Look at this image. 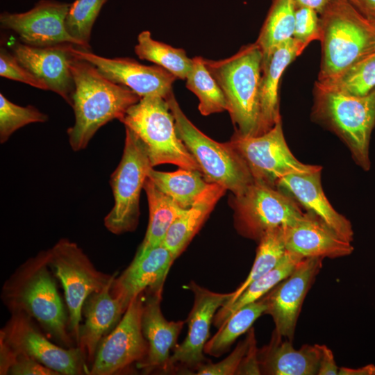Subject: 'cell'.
<instances>
[{
  "mask_svg": "<svg viewBox=\"0 0 375 375\" xmlns=\"http://www.w3.org/2000/svg\"><path fill=\"white\" fill-rule=\"evenodd\" d=\"M69 49L75 56L93 65L103 76L128 88L140 98L158 96L166 99L177 79L158 65H144L129 58H105L75 45Z\"/></svg>",
  "mask_w": 375,
  "mask_h": 375,
  "instance_id": "15",
  "label": "cell"
},
{
  "mask_svg": "<svg viewBox=\"0 0 375 375\" xmlns=\"http://www.w3.org/2000/svg\"><path fill=\"white\" fill-rule=\"evenodd\" d=\"M247 165L253 181L276 188L283 176L322 169L319 165L300 162L285 141L281 118L268 131L256 136L234 133L228 142Z\"/></svg>",
  "mask_w": 375,
  "mask_h": 375,
  "instance_id": "11",
  "label": "cell"
},
{
  "mask_svg": "<svg viewBox=\"0 0 375 375\" xmlns=\"http://www.w3.org/2000/svg\"><path fill=\"white\" fill-rule=\"evenodd\" d=\"M267 309L263 297L247 304L234 312L222 324L218 331L206 343L204 353L219 357L230 348L241 335L251 328L252 324Z\"/></svg>",
  "mask_w": 375,
  "mask_h": 375,
  "instance_id": "31",
  "label": "cell"
},
{
  "mask_svg": "<svg viewBox=\"0 0 375 375\" xmlns=\"http://www.w3.org/2000/svg\"><path fill=\"white\" fill-rule=\"evenodd\" d=\"M143 189L148 201L149 217L144 238L137 251L139 252L162 245L171 225L186 210L160 191L149 178Z\"/></svg>",
  "mask_w": 375,
  "mask_h": 375,
  "instance_id": "27",
  "label": "cell"
},
{
  "mask_svg": "<svg viewBox=\"0 0 375 375\" xmlns=\"http://www.w3.org/2000/svg\"><path fill=\"white\" fill-rule=\"evenodd\" d=\"M284 229L285 247L303 258H336L350 255L353 247L321 219L306 212L304 217Z\"/></svg>",
  "mask_w": 375,
  "mask_h": 375,
  "instance_id": "22",
  "label": "cell"
},
{
  "mask_svg": "<svg viewBox=\"0 0 375 375\" xmlns=\"http://www.w3.org/2000/svg\"><path fill=\"white\" fill-rule=\"evenodd\" d=\"M203 60L224 94L235 133L246 137L258 135L262 62L259 46L255 42L242 47L230 58Z\"/></svg>",
  "mask_w": 375,
  "mask_h": 375,
  "instance_id": "4",
  "label": "cell"
},
{
  "mask_svg": "<svg viewBox=\"0 0 375 375\" xmlns=\"http://www.w3.org/2000/svg\"><path fill=\"white\" fill-rule=\"evenodd\" d=\"M120 122L144 144L153 167L170 163L201 172L176 133L174 117L165 99L158 96L140 98Z\"/></svg>",
  "mask_w": 375,
  "mask_h": 375,
  "instance_id": "7",
  "label": "cell"
},
{
  "mask_svg": "<svg viewBox=\"0 0 375 375\" xmlns=\"http://www.w3.org/2000/svg\"><path fill=\"white\" fill-rule=\"evenodd\" d=\"M188 288L194 297L187 319L188 331L183 342L174 349L169 360L171 368L176 364L197 368L205 362L203 349L208 340L210 324L217 309L231 296V292H215L194 281L190 283Z\"/></svg>",
  "mask_w": 375,
  "mask_h": 375,
  "instance_id": "18",
  "label": "cell"
},
{
  "mask_svg": "<svg viewBox=\"0 0 375 375\" xmlns=\"http://www.w3.org/2000/svg\"><path fill=\"white\" fill-rule=\"evenodd\" d=\"M299 56L292 38L286 41L262 59L260 83V118L258 135L270 130L281 118L278 89L285 69Z\"/></svg>",
  "mask_w": 375,
  "mask_h": 375,
  "instance_id": "25",
  "label": "cell"
},
{
  "mask_svg": "<svg viewBox=\"0 0 375 375\" xmlns=\"http://www.w3.org/2000/svg\"><path fill=\"white\" fill-rule=\"evenodd\" d=\"M319 82L328 88L349 95L368 94L375 88V48L339 76Z\"/></svg>",
  "mask_w": 375,
  "mask_h": 375,
  "instance_id": "35",
  "label": "cell"
},
{
  "mask_svg": "<svg viewBox=\"0 0 375 375\" xmlns=\"http://www.w3.org/2000/svg\"><path fill=\"white\" fill-rule=\"evenodd\" d=\"M321 358L317 375L338 374L339 367L334 360L332 351L324 344H319Z\"/></svg>",
  "mask_w": 375,
  "mask_h": 375,
  "instance_id": "42",
  "label": "cell"
},
{
  "mask_svg": "<svg viewBox=\"0 0 375 375\" xmlns=\"http://www.w3.org/2000/svg\"><path fill=\"white\" fill-rule=\"evenodd\" d=\"M48 115L33 106H20L0 93V142L5 143L19 128L37 122H45Z\"/></svg>",
  "mask_w": 375,
  "mask_h": 375,
  "instance_id": "37",
  "label": "cell"
},
{
  "mask_svg": "<svg viewBox=\"0 0 375 375\" xmlns=\"http://www.w3.org/2000/svg\"><path fill=\"white\" fill-rule=\"evenodd\" d=\"M283 228L271 229L260 239L256 258L248 276L231 292L230 299L222 306L233 303L249 285L274 268L282 260L287 251Z\"/></svg>",
  "mask_w": 375,
  "mask_h": 375,
  "instance_id": "33",
  "label": "cell"
},
{
  "mask_svg": "<svg viewBox=\"0 0 375 375\" xmlns=\"http://www.w3.org/2000/svg\"><path fill=\"white\" fill-rule=\"evenodd\" d=\"M72 44L34 47L16 42L12 47L17 60L70 106L73 104L74 83L70 69Z\"/></svg>",
  "mask_w": 375,
  "mask_h": 375,
  "instance_id": "19",
  "label": "cell"
},
{
  "mask_svg": "<svg viewBox=\"0 0 375 375\" xmlns=\"http://www.w3.org/2000/svg\"><path fill=\"white\" fill-rule=\"evenodd\" d=\"M15 351V356L8 374L12 375H60L33 358Z\"/></svg>",
  "mask_w": 375,
  "mask_h": 375,
  "instance_id": "41",
  "label": "cell"
},
{
  "mask_svg": "<svg viewBox=\"0 0 375 375\" xmlns=\"http://www.w3.org/2000/svg\"><path fill=\"white\" fill-rule=\"evenodd\" d=\"M125 130L122 157L110 179L114 205L103 219L107 230L115 235L137 228L140 192L153 167L144 144L131 129Z\"/></svg>",
  "mask_w": 375,
  "mask_h": 375,
  "instance_id": "8",
  "label": "cell"
},
{
  "mask_svg": "<svg viewBox=\"0 0 375 375\" xmlns=\"http://www.w3.org/2000/svg\"><path fill=\"white\" fill-rule=\"evenodd\" d=\"M147 294L142 313V330L148 344V351L138 367L146 373L159 369L168 370L171 368L170 350L177 345L184 322L167 321L160 308L162 294Z\"/></svg>",
  "mask_w": 375,
  "mask_h": 375,
  "instance_id": "20",
  "label": "cell"
},
{
  "mask_svg": "<svg viewBox=\"0 0 375 375\" xmlns=\"http://www.w3.org/2000/svg\"><path fill=\"white\" fill-rule=\"evenodd\" d=\"M107 0H75L71 3L65 19L69 34L81 47L90 51V40L93 24Z\"/></svg>",
  "mask_w": 375,
  "mask_h": 375,
  "instance_id": "36",
  "label": "cell"
},
{
  "mask_svg": "<svg viewBox=\"0 0 375 375\" xmlns=\"http://www.w3.org/2000/svg\"><path fill=\"white\" fill-rule=\"evenodd\" d=\"M295 8H306L316 11L319 15L324 11L331 0H293Z\"/></svg>",
  "mask_w": 375,
  "mask_h": 375,
  "instance_id": "44",
  "label": "cell"
},
{
  "mask_svg": "<svg viewBox=\"0 0 375 375\" xmlns=\"http://www.w3.org/2000/svg\"><path fill=\"white\" fill-rule=\"evenodd\" d=\"M70 69L74 83L72 107L75 121L67 133L71 148L78 151L87 147L101 126L115 119L120 121L140 97L128 88L110 81L93 65L74 55Z\"/></svg>",
  "mask_w": 375,
  "mask_h": 375,
  "instance_id": "2",
  "label": "cell"
},
{
  "mask_svg": "<svg viewBox=\"0 0 375 375\" xmlns=\"http://www.w3.org/2000/svg\"><path fill=\"white\" fill-rule=\"evenodd\" d=\"M0 76L40 90H49L44 82L24 67L12 53L3 47L0 49Z\"/></svg>",
  "mask_w": 375,
  "mask_h": 375,
  "instance_id": "40",
  "label": "cell"
},
{
  "mask_svg": "<svg viewBox=\"0 0 375 375\" xmlns=\"http://www.w3.org/2000/svg\"><path fill=\"white\" fill-rule=\"evenodd\" d=\"M321 172L286 175L278 181L276 188L290 195L306 212L321 219L340 237L351 242V224L333 208L326 197L321 183Z\"/></svg>",
  "mask_w": 375,
  "mask_h": 375,
  "instance_id": "21",
  "label": "cell"
},
{
  "mask_svg": "<svg viewBox=\"0 0 375 375\" xmlns=\"http://www.w3.org/2000/svg\"><path fill=\"white\" fill-rule=\"evenodd\" d=\"M48 253L49 265L64 290L69 330L77 346L85 299L110 284L117 274L99 271L82 249L67 238L59 240Z\"/></svg>",
  "mask_w": 375,
  "mask_h": 375,
  "instance_id": "9",
  "label": "cell"
},
{
  "mask_svg": "<svg viewBox=\"0 0 375 375\" xmlns=\"http://www.w3.org/2000/svg\"><path fill=\"white\" fill-rule=\"evenodd\" d=\"M166 100L174 117L176 133L205 179L220 185L235 196L242 193L254 181L240 155L228 142L215 141L197 128L185 116L173 92Z\"/></svg>",
  "mask_w": 375,
  "mask_h": 375,
  "instance_id": "6",
  "label": "cell"
},
{
  "mask_svg": "<svg viewBox=\"0 0 375 375\" xmlns=\"http://www.w3.org/2000/svg\"><path fill=\"white\" fill-rule=\"evenodd\" d=\"M321 351L319 344L294 348L292 341L274 331L269 343L257 351L260 374L317 375Z\"/></svg>",
  "mask_w": 375,
  "mask_h": 375,
  "instance_id": "24",
  "label": "cell"
},
{
  "mask_svg": "<svg viewBox=\"0 0 375 375\" xmlns=\"http://www.w3.org/2000/svg\"><path fill=\"white\" fill-rule=\"evenodd\" d=\"M148 178L184 209L191 207L209 184L201 172L181 167L173 172L157 171L152 167Z\"/></svg>",
  "mask_w": 375,
  "mask_h": 375,
  "instance_id": "29",
  "label": "cell"
},
{
  "mask_svg": "<svg viewBox=\"0 0 375 375\" xmlns=\"http://www.w3.org/2000/svg\"><path fill=\"white\" fill-rule=\"evenodd\" d=\"M135 52L140 59L153 62L177 78L185 80L192 69V58H190L183 49L153 39L149 31H142L138 35Z\"/></svg>",
  "mask_w": 375,
  "mask_h": 375,
  "instance_id": "32",
  "label": "cell"
},
{
  "mask_svg": "<svg viewBox=\"0 0 375 375\" xmlns=\"http://www.w3.org/2000/svg\"><path fill=\"white\" fill-rule=\"evenodd\" d=\"M226 189L209 183L191 207L180 215L171 225L162 245L176 258L199 231Z\"/></svg>",
  "mask_w": 375,
  "mask_h": 375,
  "instance_id": "26",
  "label": "cell"
},
{
  "mask_svg": "<svg viewBox=\"0 0 375 375\" xmlns=\"http://www.w3.org/2000/svg\"><path fill=\"white\" fill-rule=\"evenodd\" d=\"M319 19L317 81L322 82L339 76L375 48V24L349 0H331Z\"/></svg>",
  "mask_w": 375,
  "mask_h": 375,
  "instance_id": "3",
  "label": "cell"
},
{
  "mask_svg": "<svg viewBox=\"0 0 375 375\" xmlns=\"http://www.w3.org/2000/svg\"><path fill=\"white\" fill-rule=\"evenodd\" d=\"M311 117L342 140L358 165L365 171L369 169V142L375 126V88L364 96H353L316 81Z\"/></svg>",
  "mask_w": 375,
  "mask_h": 375,
  "instance_id": "5",
  "label": "cell"
},
{
  "mask_svg": "<svg viewBox=\"0 0 375 375\" xmlns=\"http://www.w3.org/2000/svg\"><path fill=\"white\" fill-rule=\"evenodd\" d=\"M295 10L293 0H273L256 41L262 51V59L292 38Z\"/></svg>",
  "mask_w": 375,
  "mask_h": 375,
  "instance_id": "30",
  "label": "cell"
},
{
  "mask_svg": "<svg viewBox=\"0 0 375 375\" xmlns=\"http://www.w3.org/2000/svg\"><path fill=\"white\" fill-rule=\"evenodd\" d=\"M231 204L238 232L258 242L268 231L294 225L306 215L290 195L256 181L240 194L233 195Z\"/></svg>",
  "mask_w": 375,
  "mask_h": 375,
  "instance_id": "10",
  "label": "cell"
},
{
  "mask_svg": "<svg viewBox=\"0 0 375 375\" xmlns=\"http://www.w3.org/2000/svg\"><path fill=\"white\" fill-rule=\"evenodd\" d=\"M338 375H375V365L370 364L358 368L339 367Z\"/></svg>",
  "mask_w": 375,
  "mask_h": 375,
  "instance_id": "45",
  "label": "cell"
},
{
  "mask_svg": "<svg viewBox=\"0 0 375 375\" xmlns=\"http://www.w3.org/2000/svg\"><path fill=\"white\" fill-rule=\"evenodd\" d=\"M176 258L163 245L137 251L130 265L114 278L110 292L121 303L124 312L139 294H162L164 283Z\"/></svg>",
  "mask_w": 375,
  "mask_h": 375,
  "instance_id": "17",
  "label": "cell"
},
{
  "mask_svg": "<svg viewBox=\"0 0 375 375\" xmlns=\"http://www.w3.org/2000/svg\"><path fill=\"white\" fill-rule=\"evenodd\" d=\"M320 32V19L316 11L306 8H296L292 39L299 56L311 42L319 40Z\"/></svg>",
  "mask_w": 375,
  "mask_h": 375,
  "instance_id": "38",
  "label": "cell"
},
{
  "mask_svg": "<svg viewBox=\"0 0 375 375\" xmlns=\"http://www.w3.org/2000/svg\"><path fill=\"white\" fill-rule=\"evenodd\" d=\"M48 258V249L44 250L21 264L3 283L1 299L10 314L28 315L58 344L74 347L68 312Z\"/></svg>",
  "mask_w": 375,
  "mask_h": 375,
  "instance_id": "1",
  "label": "cell"
},
{
  "mask_svg": "<svg viewBox=\"0 0 375 375\" xmlns=\"http://www.w3.org/2000/svg\"><path fill=\"white\" fill-rule=\"evenodd\" d=\"M38 324L23 313H12L0 331V338L17 352L26 354L62 375L90 374V366L78 347L52 342Z\"/></svg>",
  "mask_w": 375,
  "mask_h": 375,
  "instance_id": "12",
  "label": "cell"
},
{
  "mask_svg": "<svg viewBox=\"0 0 375 375\" xmlns=\"http://www.w3.org/2000/svg\"><path fill=\"white\" fill-rule=\"evenodd\" d=\"M112 281L101 290L90 294L83 306L85 321L80 327L76 347L84 353L90 367L99 343L117 325L125 312L110 292Z\"/></svg>",
  "mask_w": 375,
  "mask_h": 375,
  "instance_id": "23",
  "label": "cell"
},
{
  "mask_svg": "<svg viewBox=\"0 0 375 375\" xmlns=\"http://www.w3.org/2000/svg\"><path fill=\"white\" fill-rule=\"evenodd\" d=\"M303 258L299 254L287 250L284 257L274 268L249 285L231 305L221 307L214 316V325L219 328L238 310L261 299L287 277Z\"/></svg>",
  "mask_w": 375,
  "mask_h": 375,
  "instance_id": "28",
  "label": "cell"
},
{
  "mask_svg": "<svg viewBox=\"0 0 375 375\" xmlns=\"http://www.w3.org/2000/svg\"><path fill=\"white\" fill-rule=\"evenodd\" d=\"M70 6L71 3L54 0H41L25 12H2L1 27L14 31L21 42L28 45L50 47L72 44L81 48L65 26Z\"/></svg>",
  "mask_w": 375,
  "mask_h": 375,
  "instance_id": "14",
  "label": "cell"
},
{
  "mask_svg": "<svg viewBox=\"0 0 375 375\" xmlns=\"http://www.w3.org/2000/svg\"><path fill=\"white\" fill-rule=\"evenodd\" d=\"M144 293L133 299L117 325L99 343L90 375L119 374L147 356L148 344L142 330Z\"/></svg>",
  "mask_w": 375,
  "mask_h": 375,
  "instance_id": "13",
  "label": "cell"
},
{
  "mask_svg": "<svg viewBox=\"0 0 375 375\" xmlns=\"http://www.w3.org/2000/svg\"><path fill=\"white\" fill-rule=\"evenodd\" d=\"M186 88L199 99V110L202 115L228 110L224 94L216 80L208 70L203 58H192V66L186 78Z\"/></svg>",
  "mask_w": 375,
  "mask_h": 375,
  "instance_id": "34",
  "label": "cell"
},
{
  "mask_svg": "<svg viewBox=\"0 0 375 375\" xmlns=\"http://www.w3.org/2000/svg\"><path fill=\"white\" fill-rule=\"evenodd\" d=\"M255 338L253 329L251 328L247 338L240 342L233 352L222 361L212 363L203 362L197 367L199 375H233L237 374L240 366L246 356L252 340Z\"/></svg>",
  "mask_w": 375,
  "mask_h": 375,
  "instance_id": "39",
  "label": "cell"
},
{
  "mask_svg": "<svg viewBox=\"0 0 375 375\" xmlns=\"http://www.w3.org/2000/svg\"><path fill=\"white\" fill-rule=\"evenodd\" d=\"M322 258H303L294 270L262 297L264 314L272 316L274 332L292 342L303 301L322 267Z\"/></svg>",
  "mask_w": 375,
  "mask_h": 375,
  "instance_id": "16",
  "label": "cell"
},
{
  "mask_svg": "<svg viewBox=\"0 0 375 375\" xmlns=\"http://www.w3.org/2000/svg\"><path fill=\"white\" fill-rule=\"evenodd\" d=\"M368 20L375 24V0H349Z\"/></svg>",
  "mask_w": 375,
  "mask_h": 375,
  "instance_id": "43",
  "label": "cell"
}]
</instances>
